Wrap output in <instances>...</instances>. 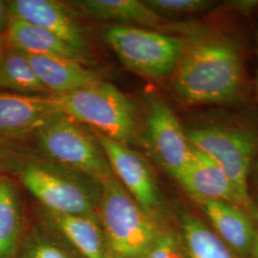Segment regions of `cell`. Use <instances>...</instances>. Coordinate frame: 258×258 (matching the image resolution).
<instances>
[{"mask_svg":"<svg viewBox=\"0 0 258 258\" xmlns=\"http://www.w3.org/2000/svg\"><path fill=\"white\" fill-rule=\"evenodd\" d=\"M52 97L63 115L97 129L99 134L125 146L137 139L135 105L111 83L101 80L73 92Z\"/></svg>","mask_w":258,"mask_h":258,"instance_id":"obj_3","label":"cell"},{"mask_svg":"<svg viewBox=\"0 0 258 258\" xmlns=\"http://www.w3.org/2000/svg\"><path fill=\"white\" fill-rule=\"evenodd\" d=\"M182 51L171 77L176 98L187 105L228 103L246 92L244 52L228 34L207 27H184Z\"/></svg>","mask_w":258,"mask_h":258,"instance_id":"obj_1","label":"cell"},{"mask_svg":"<svg viewBox=\"0 0 258 258\" xmlns=\"http://www.w3.org/2000/svg\"><path fill=\"white\" fill-rule=\"evenodd\" d=\"M12 20L13 17L10 11L9 1L0 0V37H5Z\"/></svg>","mask_w":258,"mask_h":258,"instance_id":"obj_24","label":"cell"},{"mask_svg":"<svg viewBox=\"0 0 258 258\" xmlns=\"http://www.w3.org/2000/svg\"><path fill=\"white\" fill-rule=\"evenodd\" d=\"M144 3L164 19L201 15L217 5L211 0H145Z\"/></svg>","mask_w":258,"mask_h":258,"instance_id":"obj_21","label":"cell"},{"mask_svg":"<svg viewBox=\"0 0 258 258\" xmlns=\"http://www.w3.org/2000/svg\"><path fill=\"white\" fill-rule=\"evenodd\" d=\"M47 217L84 258H111L100 220L96 215L63 214L46 211Z\"/></svg>","mask_w":258,"mask_h":258,"instance_id":"obj_17","label":"cell"},{"mask_svg":"<svg viewBox=\"0 0 258 258\" xmlns=\"http://www.w3.org/2000/svg\"><path fill=\"white\" fill-rule=\"evenodd\" d=\"M145 258H182L175 240L163 232Z\"/></svg>","mask_w":258,"mask_h":258,"instance_id":"obj_22","label":"cell"},{"mask_svg":"<svg viewBox=\"0 0 258 258\" xmlns=\"http://www.w3.org/2000/svg\"><path fill=\"white\" fill-rule=\"evenodd\" d=\"M20 180L46 211L96 215L101 200V183L46 160L28 162Z\"/></svg>","mask_w":258,"mask_h":258,"instance_id":"obj_5","label":"cell"},{"mask_svg":"<svg viewBox=\"0 0 258 258\" xmlns=\"http://www.w3.org/2000/svg\"><path fill=\"white\" fill-rule=\"evenodd\" d=\"M212 222L215 232L241 258L250 257L256 236L255 222L249 213L221 201L198 203Z\"/></svg>","mask_w":258,"mask_h":258,"instance_id":"obj_13","label":"cell"},{"mask_svg":"<svg viewBox=\"0 0 258 258\" xmlns=\"http://www.w3.org/2000/svg\"><path fill=\"white\" fill-rule=\"evenodd\" d=\"M253 221L257 223V227H256V236H255V241H254V245L251 250V254L250 258H258V212L256 214L253 216Z\"/></svg>","mask_w":258,"mask_h":258,"instance_id":"obj_26","label":"cell"},{"mask_svg":"<svg viewBox=\"0 0 258 258\" xmlns=\"http://www.w3.org/2000/svg\"><path fill=\"white\" fill-rule=\"evenodd\" d=\"M98 215L111 258H145L163 233L115 175L101 183Z\"/></svg>","mask_w":258,"mask_h":258,"instance_id":"obj_2","label":"cell"},{"mask_svg":"<svg viewBox=\"0 0 258 258\" xmlns=\"http://www.w3.org/2000/svg\"><path fill=\"white\" fill-rule=\"evenodd\" d=\"M252 179V183L255 186V190L257 191L258 194V152L256 156L254 158V161L252 163L251 166V169H250V174H249V179Z\"/></svg>","mask_w":258,"mask_h":258,"instance_id":"obj_25","label":"cell"},{"mask_svg":"<svg viewBox=\"0 0 258 258\" xmlns=\"http://www.w3.org/2000/svg\"><path fill=\"white\" fill-rule=\"evenodd\" d=\"M4 149V147H0V168L4 165L6 160V152Z\"/></svg>","mask_w":258,"mask_h":258,"instance_id":"obj_27","label":"cell"},{"mask_svg":"<svg viewBox=\"0 0 258 258\" xmlns=\"http://www.w3.org/2000/svg\"><path fill=\"white\" fill-rule=\"evenodd\" d=\"M176 180L196 203L206 200L221 201L248 213L246 204L220 166L196 148H194L188 163Z\"/></svg>","mask_w":258,"mask_h":258,"instance_id":"obj_11","label":"cell"},{"mask_svg":"<svg viewBox=\"0 0 258 258\" xmlns=\"http://www.w3.org/2000/svg\"><path fill=\"white\" fill-rule=\"evenodd\" d=\"M0 89L21 96H52L37 78L26 55L7 43L0 54Z\"/></svg>","mask_w":258,"mask_h":258,"instance_id":"obj_18","label":"cell"},{"mask_svg":"<svg viewBox=\"0 0 258 258\" xmlns=\"http://www.w3.org/2000/svg\"><path fill=\"white\" fill-rule=\"evenodd\" d=\"M9 6L13 19L43 28L76 50L89 55L90 47L83 28L61 3L54 0H12Z\"/></svg>","mask_w":258,"mask_h":258,"instance_id":"obj_12","label":"cell"},{"mask_svg":"<svg viewBox=\"0 0 258 258\" xmlns=\"http://www.w3.org/2000/svg\"><path fill=\"white\" fill-rule=\"evenodd\" d=\"M6 46V40L5 37H0V54L3 51V49Z\"/></svg>","mask_w":258,"mask_h":258,"instance_id":"obj_28","label":"cell"},{"mask_svg":"<svg viewBox=\"0 0 258 258\" xmlns=\"http://www.w3.org/2000/svg\"><path fill=\"white\" fill-rule=\"evenodd\" d=\"M257 54H258V33H257ZM256 95H257V100H258V72H257V79H256Z\"/></svg>","mask_w":258,"mask_h":258,"instance_id":"obj_29","label":"cell"},{"mask_svg":"<svg viewBox=\"0 0 258 258\" xmlns=\"http://www.w3.org/2000/svg\"><path fill=\"white\" fill-rule=\"evenodd\" d=\"M25 55L37 78L52 96L73 92L101 81V73L73 59Z\"/></svg>","mask_w":258,"mask_h":258,"instance_id":"obj_14","label":"cell"},{"mask_svg":"<svg viewBox=\"0 0 258 258\" xmlns=\"http://www.w3.org/2000/svg\"><path fill=\"white\" fill-rule=\"evenodd\" d=\"M61 114L52 96L0 94V147L35 135Z\"/></svg>","mask_w":258,"mask_h":258,"instance_id":"obj_10","label":"cell"},{"mask_svg":"<svg viewBox=\"0 0 258 258\" xmlns=\"http://www.w3.org/2000/svg\"><path fill=\"white\" fill-rule=\"evenodd\" d=\"M147 103L143 146L176 179L188 163L194 148L174 111L163 99L149 97Z\"/></svg>","mask_w":258,"mask_h":258,"instance_id":"obj_8","label":"cell"},{"mask_svg":"<svg viewBox=\"0 0 258 258\" xmlns=\"http://www.w3.org/2000/svg\"><path fill=\"white\" fill-rule=\"evenodd\" d=\"M188 142L214 160L236 188L251 218L258 206L249 194V174L258 152V130L227 122H204L185 129Z\"/></svg>","mask_w":258,"mask_h":258,"instance_id":"obj_4","label":"cell"},{"mask_svg":"<svg viewBox=\"0 0 258 258\" xmlns=\"http://www.w3.org/2000/svg\"><path fill=\"white\" fill-rule=\"evenodd\" d=\"M22 230L19 194L13 182L0 177V258H14Z\"/></svg>","mask_w":258,"mask_h":258,"instance_id":"obj_19","label":"cell"},{"mask_svg":"<svg viewBox=\"0 0 258 258\" xmlns=\"http://www.w3.org/2000/svg\"><path fill=\"white\" fill-rule=\"evenodd\" d=\"M83 16L101 21H114L120 26L160 28L165 19L139 0H77L70 1Z\"/></svg>","mask_w":258,"mask_h":258,"instance_id":"obj_16","label":"cell"},{"mask_svg":"<svg viewBox=\"0 0 258 258\" xmlns=\"http://www.w3.org/2000/svg\"><path fill=\"white\" fill-rule=\"evenodd\" d=\"M100 145L109 162L113 174L139 206L159 221L165 212V204L156 178L148 161L128 146L97 134Z\"/></svg>","mask_w":258,"mask_h":258,"instance_id":"obj_9","label":"cell"},{"mask_svg":"<svg viewBox=\"0 0 258 258\" xmlns=\"http://www.w3.org/2000/svg\"><path fill=\"white\" fill-rule=\"evenodd\" d=\"M181 229L189 258H236L218 234L194 214L181 213Z\"/></svg>","mask_w":258,"mask_h":258,"instance_id":"obj_20","label":"cell"},{"mask_svg":"<svg viewBox=\"0 0 258 258\" xmlns=\"http://www.w3.org/2000/svg\"><path fill=\"white\" fill-rule=\"evenodd\" d=\"M26 258H70V256L53 242L38 239L30 246Z\"/></svg>","mask_w":258,"mask_h":258,"instance_id":"obj_23","label":"cell"},{"mask_svg":"<svg viewBox=\"0 0 258 258\" xmlns=\"http://www.w3.org/2000/svg\"><path fill=\"white\" fill-rule=\"evenodd\" d=\"M5 40L9 46L27 55L62 57L86 65L92 62L90 55L76 50L53 33L19 19L12 20Z\"/></svg>","mask_w":258,"mask_h":258,"instance_id":"obj_15","label":"cell"},{"mask_svg":"<svg viewBox=\"0 0 258 258\" xmlns=\"http://www.w3.org/2000/svg\"><path fill=\"white\" fill-rule=\"evenodd\" d=\"M37 148L44 160L102 183L114 175L97 137L63 114L39 129Z\"/></svg>","mask_w":258,"mask_h":258,"instance_id":"obj_6","label":"cell"},{"mask_svg":"<svg viewBox=\"0 0 258 258\" xmlns=\"http://www.w3.org/2000/svg\"><path fill=\"white\" fill-rule=\"evenodd\" d=\"M104 38L125 68L153 80L170 77L182 51L181 37L153 29L114 25Z\"/></svg>","mask_w":258,"mask_h":258,"instance_id":"obj_7","label":"cell"}]
</instances>
